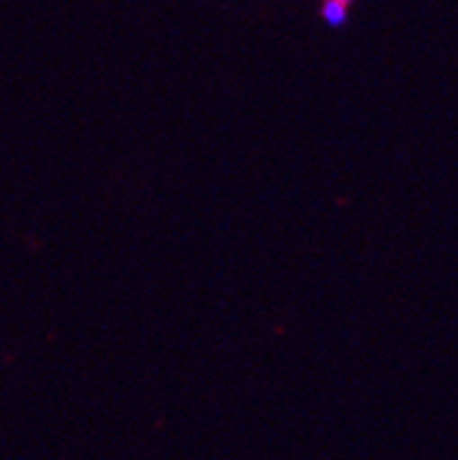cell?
<instances>
[{
	"label": "cell",
	"mask_w": 458,
	"mask_h": 460,
	"mask_svg": "<svg viewBox=\"0 0 458 460\" xmlns=\"http://www.w3.org/2000/svg\"><path fill=\"white\" fill-rule=\"evenodd\" d=\"M320 17L330 29H342L348 22V5L339 3V0H323L320 7Z\"/></svg>",
	"instance_id": "6da1fadb"
},
{
	"label": "cell",
	"mask_w": 458,
	"mask_h": 460,
	"mask_svg": "<svg viewBox=\"0 0 458 460\" xmlns=\"http://www.w3.org/2000/svg\"><path fill=\"white\" fill-rule=\"evenodd\" d=\"M339 3H344V5H351V3H354V0H339Z\"/></svg>",
	"instance_id": "7a4b0ae2"
}]
</instances>
